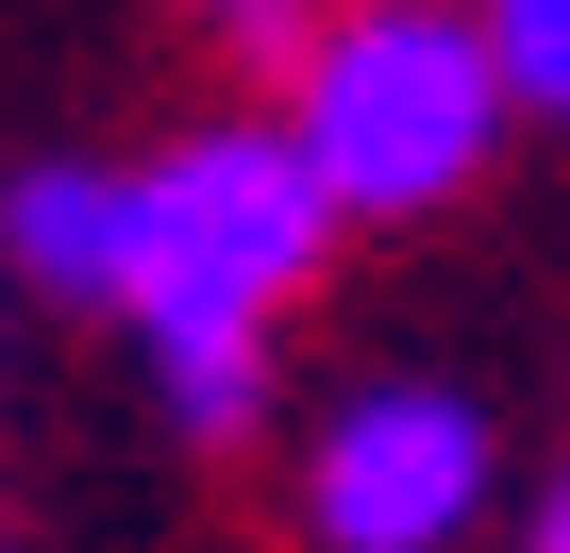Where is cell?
Here are the masks:
<instances>
[{"mask_svg": "<svg viewBox=\"0 0 570 553\" xmlns=\"http://www.w3.org/2000/svg\"><path fill=\"white\" fill-rule=\"evenodd\" d=\"M285 135L336 185V218H436L487 135H503V51L453 0H336L303 34V85H285Z\"/></svg>", "mask_w": 570, "mask_h": 553, "instance_id": "1", "label": "cell"}, {"mask_svg": "<svg viewBox=\"0 0 570 553\" xmlns=\"http://www.w3.org/2000/svg\"><path fill=\"white\" fill-rule=\"evenodd\" d=\"M320 235H336V185L303 168L285 118H218L168 168H135V319H151V353H268Z\"/></svg>", "mask_w": 570, "mask_h": 553, "instance_id": "2", "label": "cell"}, {"mask_svg": "<svg viewBox=\"0 0 570 553\" xmlns=\"http://www.w3.org/2000/svg\"><path fill=\"white\" fill-rule=\"evenodd\" d=\"M303 520L320 553H453L487 520V419L453 386H353L303 453Z\"/></svg>", "mask_w": 570, "mask_h": 553, "instance_id": "3", "label": "cell"}, {"mask_svg": "<svg viewBox=\"0 0 570 553\" xmlns=\"http://www.w3.org/2000/svg\"><path fill=\"white\" fill-rule=\"evenodd\" d=\"M0 268L51 303H135V185L118 168H18L0 185Z\"/></svg>", "mask_w": 570, "mask_h": 553, "instance_id": "4", "label": "cell"}, {"mask_svg": "<svg viewBox=\"0 0 570 553\" xmlns=\"http://www.w3.org/2000/svg\"><path fill=\"white\" fill-rule=\"evenodd\" d=\"M487 51H503V101L570 135V0H487Z\"/></svg>", "mask_w": 570, "mask_h": 553, "instance_id": "5", "label": "cell"}, {"mask_svg": "<svg viewBox=\"0 0 570 553\" xmlns=\"http://www.w3.org/2000/svg\"><path fill=\"white\" fill-rule=\"evenodd\" d=\"M252 403H268V353H168V419L185 436H252Z\"/></svg>", "mask_w": 570, "mask_h": 553, "instance_id": "6", "label": "cell"}, {"mask_svg": "<svg viewBox=\"0 0 570 553\" xmlns=\"http://www.w3.org/2000/svg\"><path fill=\"white\" fill-rule=\"evenodd\" d=\"M202 18H218L235 51H285V68H303V34L336 18V0H202Z\"/></svg>", "mask_w": 570, "mask_h": 553, "instance_id": "7", "label": "cell"}, {"mask_svg": "<svg viewBox=\"0 0 570 553\" xmlns=\"http://www.w3.org/2000/svg\"><path fill=\"white\" fill-rule=\"evenodd\" d=\"M520 553H570V470L537 486V536H520Z\"/></svg>", "mask_w": 570, "mask_h": 553, "instance_id": "8", "label": "cell"}]
</instances>
